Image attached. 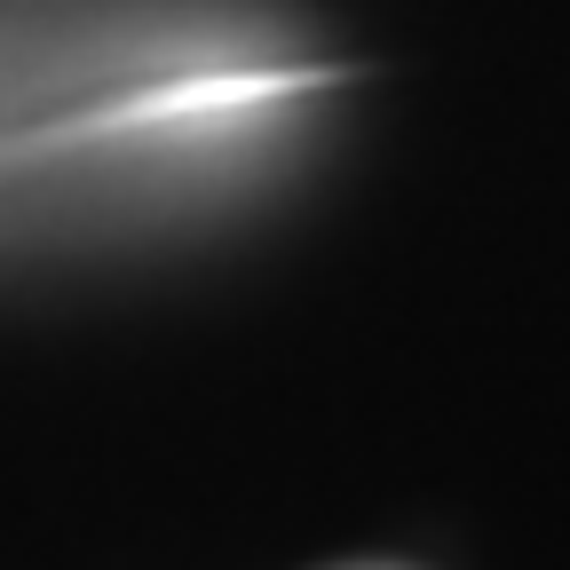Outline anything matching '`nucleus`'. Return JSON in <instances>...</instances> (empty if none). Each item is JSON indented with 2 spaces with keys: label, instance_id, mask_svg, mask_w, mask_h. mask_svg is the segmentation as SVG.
<instances>
[{
  "label": "nucleus",
  "instance_id": "f257e3e1",
  "mask_svg": "<svg viewBox=\"0 0 570 570\" xmlns=\"http://www.w3.org/2000/svg\"><path fill=\"white\" fill-rule=\"evenodd\" d=\"M373 570H381V562H373Z\"/></svg>",
  "mask_w": 570,
  "mask_h": 570
}]
</instances>
